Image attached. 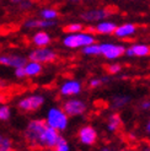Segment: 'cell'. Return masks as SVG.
<instances>
[{
  "label": "cell",
  "mask_w": 150,
  "mask_h": 151,
  "mask_svg": "<svg viewBox=\"0 0 150 151\" xmlns=\"http://www.w3.org/2000/svg\"><path fill=\"white\" fill-rule=\"evenodd\" d=\"M47 122L40 119H35L31 120L28 123L26 130H25V139L27 141V144L30 147L33 149H38L41 147V140H42V135L47 128Z\"/></svg>",
  "instance_id": "1"
},
{
  "label": "cell",
  "mask_w": 150,
  "mask_h": 151,
  "mask_svg": "<svg viewBox=\"0 0 150 151\" xmlns=\"http://www.w3.org/2000/svg\"><path fill=\"white\" fill-rule=\"evenodd\" d=\"M47 124L57 130H63L66 128V124H68V116H66L65 112L62 109L52 108L48 112Z\"/></svg>",
  "instance_id": "2"
},
{
  "label": "cell",
  "mask_w": 150,
  "mask_h": 151,
  "mask_svg": "<svg viewBox=\"0 0 150 151\" xmlns=\"http://www.w3.org/2000/svg\"><path fill=\"white\" fill-rule=\"evenodd\" d=\"M95 42L94 36L87 33H78V35H70L64 38V46L69 48H78V47H85L89 44H92Z\"/></svg>",
  "instance_id": "3"
},
{
  "label": "cell",
  "mask_w": 150,
  "mask_h": 151,
  "mask_svg": "<svg viewBox=\"0 0 150 151\" xmlns=\"http://www.w3.org/2000/svg\"><path fill=\"white\" fill-rule=\"evenodd\" d=\"M57 59V54L47 48H40L31 52L30 54V60L31 62H37V63H52Z\"/></svg>",
  "instance_id": "4"
},
{
  "label": "cell",
  "mask_w": 150,
  "mask_h": 151,
  "mask_svg": "<svg viewBox=\"0 0 150 151\" xmlns=\"http://www.w3.org/2000/svg\"><path fill=\"white\" fill-rule=\"evenodd\" d=\"M61 138V135L58 134V130L47 125L46 130H44L42 135V140H41V147L43 149H54L57 142Z\"/></svg>",
  "instance_id": "5"
},
{
  "label": "cell",
  "mask_w": 150,
  "mask_h": 151,
  "mask_svg": "<svg viewBox=\"0 0 150 151\" xmlns=\"http://www.w3.org/2000/svg\"><path fill=\"white\" fill-rule=\"evenodd\" d=\"M63 111L66 116H80L86 111V106L80 100H70L63 104Z\"/></svg>",
  "instance_id": "6"
},
{
  "label": "cell",
  "mask_w": 150,
  "mask_h": 151,
  "mask_svg": "<svg viewBox=\"0 0 150 151\" xmlns=\"http://www.w3.org/2000/svg\"><path fill=\"white\" fill-rule=\"evenodd\" d=\"M43 104L42 96H30L19 102V107L25 112H33Z\"/></svg>",
  "instance_id": "7"
},
{
  "label": "cell",
  "mask_w": 150,
  "mask_h": 151,
  "mask_svg": "<svg viewBox=\"0 0 150 151\" xmlns=\"http://www.w3.org/2000/svg\"><path fill=\"white\" fill-rule=\"evenodd\" d=\"M100 49H101V54H103L107 59H116L119 58L121 55L124 54V47L122 46H116V44H111V43H103L100 44Z\"/></svg>",
  "instance_id": "8"
},
{
  "label": "cell",
  "mask_w": 150,
  "mask_h": 151,
  "mask_svg": "<svg viewBox=\"0 0 150 151\" xmlns=\"http://www.w3.org/2000/svg\"><path fill=\"white\" fill-rule=\"evenodd\" d=\"M79 139L82 144L85 145H92L95 144V141L97 139V134H96V130L94 129L92 127H84L81 128L80 132H79Z\"/></svg>",
  "instance_id": "9"
},
{
  "label": "cell",
  "mask_w": 150,
  "mask_h": 151,
  "mask_svg": "<svg viewBox=\"0 0 150 151\" xmlns=\"http://www.w3.org/2000/svg\"><path fill=\"white\" fill-rule=\"evenodd\" d=\"M0 64L7 65V66H14L15 69L17 68H22L26 65V59L22 57H16V55H11V57H0Z\"/></svg>",
  "instance_id": "10"
},
{
  "label": "cell",
  "mask_w": 150,
  "mask_h": 151,
  "mask_svg": "<svg viewBox=\"0 0 150 151\" xmlns=\"http://www.w3.org/2000/svg\"><path fill=\"white\" fill-rule=\"evenodd\" d=\"M107 16H108V12L106 10H90L82 14L81 19L87 22H92V21H100Z\"/></svg>",
  "instance_id": "11"
},
{
  "label": "cell",
  "mask_w": 150,
  "mask_h": 151,
  "mask_svg": "<svg viewBox=\"0 0 150 151\" xmlns=\"http://www.w3.org/2000/svg\"><path fill=\"white\" fill-rule=\"evenodd\" d=\"M125 53L129 57H145L150 54V47L144 46V44H134V46L127 49Z\"/></svg>",
  "instance_id": "12"
},
{
  "label": "cell",
  "mask_w": 150,
  "mask_h": 151,
  "mask_svg": "<svg viewBox=\"0 0 150 151\" xmlns=\"http://www.w3.org/2000/svg\"><path fill=\"white\" fill-rule=\"evenodd\" d=\"M81 85L78 81H68L62 86L61 88V93L64 96H70V95H76L80 92Z\"/></svg>",
  "instance_id": "13"
},
{
  "label": "cell",
  "mask_w": 150,
  "mask_h": 151,
  "mask_svg": "<svg viewBox=\"0 0 150 151\" xmlns=\"http://www.w3.org/2000/svg\"><path fill=\"white\" fill-rule=\"evenodd\" d=\"M116 24L115 22H101L95 28H90L91 31H95L97 33H102V35H110V33H115L116 29Z\"/></svg>",
  "instance_id": "14"
},
{
  "label": "cell",
  "mask_w": 150,
  "mask_h": 151,
  "mask_svg": "<svg viewBox=\"0 0 150 151\" xmlns=\"http://www.w3.org/2000/svg\"><path fill=\"white\" fill-rule=\"evenodd\" d=\"M136 32V26L132 24H124L122 26H118L115 29V33L117 37H128Z\"/></svg>",
  "instance_id": "15"
},
{
  "label": "cell",
  "mask_w": 150,
  "mask_h": 151,
  "mask_svg": "<svg viewBox=\"0 0 150 151\" xmlns=\"http://www.w3.org/2000/svg\"><path fill=\"white\" fill-rule=\"evenodd\" d=\"M33 43L36 44L37 47H40V48H43V47H46L47 44L50 42V37L46 33V32H38V33H36L33 36Z\"/></svg>",
  "instance_id": "16"
},
{
  "label": "cell",
  "mask_w": 150,
  "mask_h": 151,
  "mask_svg": "<svg viewBox=\"0 0 150 151\" xmlns=\"http://www.w3.org/2000/svg\"><path fill=\"white\" fill-rule=\"evenodd\" d=\"M54 22H52L50 20H46V21H41V20H27L25 22V26L27 28H43V27H49L53 26Z\"/></svg>",
  "instance_id": "17"
},
{
  "label": "cell",
  "mask_w": 150,
  "mask_h": 151,
  "mask_svg": "<svg viewBox=\"0 0 150 151\" xmlns=\"http://www.w3.org/2000/svg\"><path fill=\"white\" fill-rule=\"evenodd\" d=\"M24 69L26 73V76H35V75H38L42 71V66L37 62H31V63L26 64Z\"/></svg>",
  "instance_id": "18"
},
{
  "label": "cell",
  "mask_w": 150,
  "mask_h": 151,
  "mask_svg": "<svg viewBox=\"0 0 150 151\" xmlns=\"http://www.w3.org/2000/svg\"><path fill=\"white\" fill-rule=\"evenodd\" d=\"M122 125V119L119 117V114L115 113L108 118V130L111 132H117Z\"/></svg>",
  "instance_id": "19"
},
{
  "label": "cell",
  "mask_w": 150,
  "mask_h": 151,
  "mask_svg": "<svg viewBox=\"0 0 150 151\" xmlns=\"http://www.w3.org/2000/svg\"><path fill=\"white\" fill-rule=\"evenodd\" d=\"M82 52L85 53V54H101V49H100V46H97V44H89V46H85Z\"/></svg>",
  "instance_id": "20"
},
{
  "label": "cell",
  "mask_w": 150,
  "mask_h": 151,
  "mask_svg": "<svg viewBox=\"0 0 150 151\" xmlns=\"http://www.w3.org/2000/svg\"><path fill=\"white\" fill-rule=\"evenodd\" d=\"M128 102H129V97H127V96L115 97V99H113V107H115V108L123 107V106H125Z\"/></svg>",
  "instance_id": "21"
},
{
  "label": "cell",
  "mask_w": 150,
  "mask_h": 151,
  "mask_svg": "<svg viewBox=\"0 0 150 151\" xmlns=\"http://www.w3.org/2000/svg\"><path fill=\"white\" fill-rule=\"evenodd\" d=\"M41 16L46 20H52V19H56L58 16V12L53 9H44L41 11Z\"/></svg>",
  "instance_id": "22"
},
{
  "label": "cell",
  "mask_w": 150,
  "mask_h": 151,
  "mask_svg": "<svg viewBox=\"0 0 150 151\" xmlns=\"http://www.w3.org/2000/svg\"><path fill=\"white\" fill-rule=\"evenodd\" d=\"M82 28L84 27H82V25H80V24H71V25L65 26L64 31L65 32H80Z\"/></svg>",
  "instance_id": "23"
},
{
  "label": "cell",
  "mask_w": 150,
  "mask_h": 151,
  "mask_svg": "<svg viewBox=\"0 0 150 151\" xmlns=\"http://www.w3.org/2000/svg\"><path fill=\"white\" fill-rule=\"evenodd\" d=\"M10 118V109L6 106L0 107V120H7Z\"/></svg>",
  "instance_id": "24"
},
{
  "label": "cell",
  "mask_w": 150,
  "mask_h": 151,
  "mask_svg": "<svg viewBox=\"0 0 150 151\" xmlns=\"http://www.w3.org/2000/svg\"><path fill=\"white\" fill-rule=\"evenodd\" d=\"M0 151H11V141L9 139H3V142L0 144Z\"/></svg>",
  "instance_id": "25"
},
{
  "label": "cell",
  "mask_w": 150,
  "mask_h": 151,
  "mask_svg": "<svg viewBox=\"0 0 150 151\" xmlns=\"http://www.w3.org/2000/svg\"><path fill=\"white\" fill-rule=\"evenodd\" d=\"M121 69H122V66L119 64H112L107 66V71L111 74H117L118 71H121Z\"/></svg>",
  "instance_id": "26"
},
{
  "label": "cell",
  "mask_w": 150,
  "mask_h": 151,
  "mask_svg": "<svg viewBox=\"0 0 150 151\" xmlns=\"http://www.w3.org/2000/svg\"><path fill=\"white\" fill-rule=\"evenodd\" d=\"M15 75H16L17 78H25L26 76V73H25L24 66H22V68H17L16 71H15Z\"/></svg>",
  "instance_id": "27"
},
{
  "label": "cell",
  "mask_w": 150,
  "mask_h": 151,
  "mask_svg": "<svg viewBox=\"0 0 150 151\" xmlns=\"http://www.w3.org/2000/svg\"><path fill=\"white\" fill-rule=\"evenodd\" d=\"M101 80H92V81H90V86H91V87H97V86H100L101 85Z\"/></svg>",
  "instance_id": "28"
},
{
  "label": "cell",
  "mask_w": 150,
  "mask_h": 151,
  "mask_svg": "<svg viewBox=\"0 0 150 151\" xmlns=\"http://www.w3.org/2000/svg\"><path fill=\"white\" fill-rule=\"evenodd\" d=\"M141 108H143V109H148V108H150V101H145V102L141 103Z\"/></svg>",
  "instance_id": "29"
},
{
  "label": "cell",
  "mask_w": 150,
  "mask_h": 151,
  "mask_svg": "<svg viewBox=\"0 0 150 151\" xmlns=\"http://www.w3.org/2000/svg\"><path fill=\"white\" fill-rule=\"evenodd\" d=\"M146 132H148V134L150 135V120H149V123L146 124Z\"/></svg>",
  "instance_id": "30"
},
{
  "label": "cell",
  "mask_w": 150,
  "mask_h": 151,
  "mask_svg": "<svg viewBox=\"0 0 150 151\" xmlns=\"http://www.w3.org/2000/svg\"><path fill=\"white\" fill-rule=\"evenodd\" d=\"M11 3H14V4H20L21 1H24V0H10Z\"/></svg>",
  "instance_id": "31"
},
{
  "label": "cell",
  "mask_w": 150,
  "mask_h": 151,
  "mask_svg": "<svg viewBox=\"0 0 150 151\" xmlns=\"http://www.w3.org/2000/svg\"><path fill=\"white\" fill-rule=\"evenodd\" d=\"M3 139H4V138H1V137H0V144H1V142H3Z\"/></svg>",
  "instance_id": "32"
},
{
  "label": "cell",
  "mask_w": 150,
  "mask_h": 151,
  "mask_svg": "<svg viewBox=\"0 0 150 151\" xmlns=\"http://www.w3.org/2000/svg\"><path fill=\"white\" fill-rule=\"evenodd\" d=\"M149 149H150V142H149Z\"/></svg>",
  "instance_id": "33"
},
{
  "label": "cell",
  "mask_w": 150,
  "mask_h": 151,
  "mask_svg": "<svg viewBox=\"0 0 150 151\" xmlns=\"http://www.w3.org/2000/svg\"><path fill=\"white\" fill-rule=\"evenodd\" d=\"M73 1H76V0H73Z\"/></svg>",
  "instance_id": "34"
},
{
  "label": "cell",
  "mask_w": 150,
  "mask_h": 151,
  "mask_svg": "<svg viewBox=\"0 0 150 151\" xmlns=\"http://www.w3.org/2000/svg\"><path fill=\"white\" fill-rule=\"evenodd\" d=\"M30 1H32V0H30Z\"/></svg>",
  "instance_id": "35"
}]
</instances>
